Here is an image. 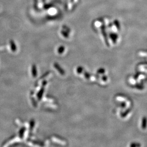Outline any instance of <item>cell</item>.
Returning a JSON list of instances; mask_svg holds the SVG:
<instances>
[{
	"label": "cell",
	"mask_w": 147,
	"mask_h": 147,
	"mask_svg": "<svg viewBox=\"0 0 147 147\" xmlns=\"http://www.w3.org/2000/svg\"><path fill=\"white\" fill-rule=\"evenodd\" d=\"M147 126V119L146 117H144L142 120V125L141 127L143 129H146Z\"/></svg>",
	"instance_id": "6da1fadb"
}]
</instances>
